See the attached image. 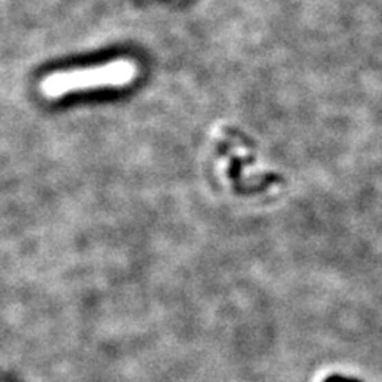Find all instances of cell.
I'll use <instances>...</instances> for the list:
<instances>
[{"label": "cell", "instance_id": "1", "mask_svg": "<svg viewBox=\"0 0 382 382\" xmlns=\"http://www.w3.org/2000/svg\"><path fill=\"white\" fill-rule=\"evenodd\" d=\"M136 75V67L129 61H115L102 67L70 70L50 75L42 83L43 93L50 98H58L61 94L83 88L96 86H121L129 83Z\"/></svg>", "mask_w": 382, "mask_h": 382}, {"label": "cell", "instance_id": "2", "mask_svg": "<svg viewBox=\"0 0 382 382\" xmlns=\"http://www.w3.org/2000/svg\"><path fill=\"white\" fill-rule=\"evenodd\" d=\"M325 382H361L359 379H354V378H344V376H330V378L325 379Z\"/></svg>", "mask_w": 382, "mask_h": 382}]
</instances>
